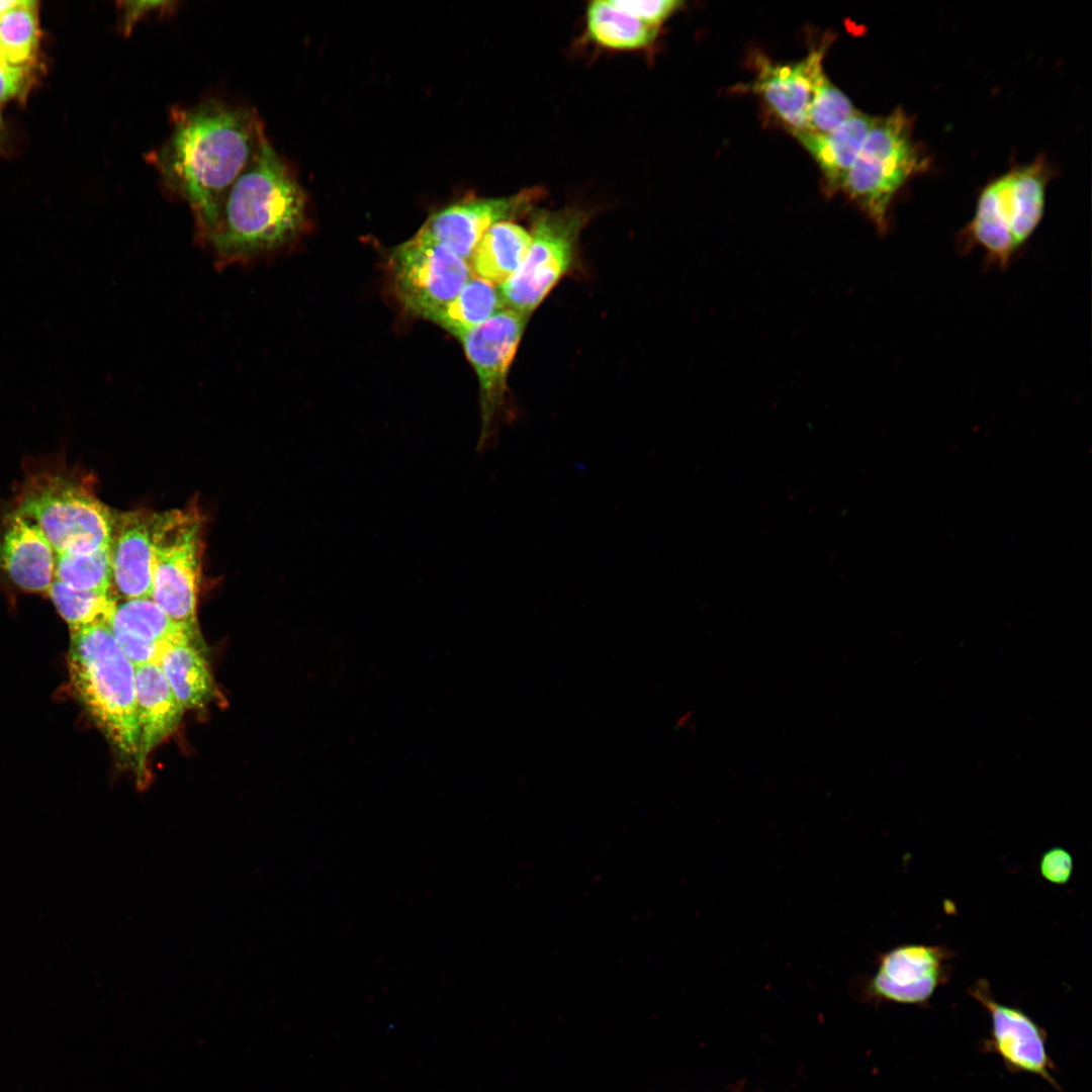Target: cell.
<instances>
[{"label":"cell","instance_id":"obj_27","mask_svg":"<svg viewBox=\"0 0 1092 1092\" xmlns=\"http://www.w3.org/2000/svg\"><path fill=\"white\" fill-rule=\"evenodd\" d=\"M855 111L847 96L824 75L814 91L808 109L807 130L817 133L829 132Z\"/></svg>","mask_w":1092,"mask_h":1092},{"label":"cell","instance_id":"obj_6","mask_svg":"<svg viewBox=\"0 0 1092 1092\" xmlns=\"http://www.w3.org/2000/svg\"><path fill=\"white\" fill-rule=\"evenodd\" d=\"M16 511L39 528L55 554L109 547L115 511L71 477L59 473L31 476Z\"/></svg>","mask_w":1092,"mask_h":1092},{"label":"cell","instance_id":"obj_30","mask_svg":"<svg viewBox=\"0 0 1092 1092\" xmlns=\"http://www.w3.org/2000/svg\"><path fill=\"white\" fill-rule=\"evenodd\" d=\"M1074 871L1072 854L1062 846H1053L1040 855L1038 872L1043 880L1054 885L1069 883Z\"/></svg>","mask_w":1092,"mask_h":1092},{"label":"cell","instance_id":"obj_5","mask_svg":"<svg viewBox=\"0 0 1092 1092\" xmlns=\"http://www.w3.org/2000/svg\"><path fill=\"white\" fill-rule=\"evenodd\" d=\"M927 166V157L913 139L911 120L897 108L875 117L841 191L883 234L889 229L895 196Z\"/></svg>","mask_w":1092,"mask_h":1092},{"label":"cell","instance_id":"obj_2","mask_svg":"<svg viewBox=\"0 0 1092 1092\" xmlns=\"http://www.w3.org/2000/svg\"><path fill=\"white\" fill-rule=\"evenodd\" d=\"M305 225V194L266 138L231 186L206 244L218 267L245 264L292 243Z\"/></svg>","mask_w":1092,"mask_h":1092},{"label":"cell","instance_id":"obj_10","mask_svg":"<svg viewBox=\"0 0 1092 1092\" xmlns=\"http://www.w3.org/2000/svg\"><path fill=\"white\" fill-rule=\"evenodd\" d=\"M526 315L504 308L460 340L479 383L481 430L478 451L493 447L497 420L506 404L507 376L527 323Z\"/></svg>","mask_w":1092,"mask_h":1092},{"label":"cell","instance_id":"obj_20","mask_svg":"<svg viewBox=\"0 0 1092 1092\" xmlns=\"http://www.w3.org/2000/svg\"><path fill=\"white\" fill-rule=\"evenodd\" d=\"M531 245V234L511 221L490 226L476 246L469 261L473 273L490 284H503L524 262Z\"/></svg>","mask_w":1092,"mask_h":1092},{"label":"cell","instance_id":"obj_32","mask_svg":"<svg viewBox=\"0 0 1092 1092\" xmlns=\"http://www.w3.org/2000/svg\"><path fill=\"white\" fill-rule=\"evenodd\" d=\"M16 1L12 0H0V13L15 4Z\"/></svg>","mask_w":1092,"mask_h":1092},{"label":"cell","instance_id":"obj_26","mask_svg":"<svg viewBox=\"0 0 1092 1092\" xmlns=\"http://www.w3.org/2000/svg\"><path fill=\"white\" fill-rule=\"evenodd\" d=\"M54 579L80 590H113L109 547L86 553L55 554Z\"/></svg>","mask_w":1092,"mask_h":1092},{"label":"cell","instance_id":"obj_11","mask_svg":"<svg viewBox=\"0 0 1092 1092\" xmlns=\"http://www.w3.org/2000/svg\"><path fill=\"white\" fill-rule=\"evenodd\" d=\"M954 951L945 945L903 943L877 956L876 971L861 981V995L873 1003L928 1005L951 977Z\"/></svg>","mask_w":1092,"mask_h":1092},{"label":"cell","instance_id":"obj_12","mask_svg":"<svg viewBox=\"0 0 1092 1092\" xmlns=\"http://www.w3.org/2000/svg\"><path fill=\"white\" fill-rule=\"evenodd\" d=\"M968 994L990 1016L989 1037L983 1041V1050L998 1056L1010 1073L1038 1076L1060 1091L1053 1074L1056 1067L1046 1050L1045 1029L1019 1007L997 1001L986 979H978Z\"/></svg>","mask_w":1092,"mask_h":1092},{"label":"cell","instance_id":"obj_24","mask_svg":"<svg viewBox=\"0 0 1092 1092\" xmlns=\"http://www.w3.org/2000/svg\"><path fill=\"white\" fill-rule=\"evenodd\" d=\"M38 3L18 0L0 13V49L12 65L34 64L39 48Z\"/></svg>","mask_w":1092,"mask_h":1092},{"label":"cell","instance_id":"obj_34","mask_svg":"<svg viewBox=\"0 0 1092 1092\" xmlns=\"http://www.w3.org/2000/svg\"><path fill=\"white\" fill-rule=\"evenodd\" d=\"M0 123H1V114H0Z\"/></svg>","mask_w":1092,"mask_h":1092},{"label":"cell","instance_id":"obj_33","mask_svg":"<svg viewBox=\"0 0 1092 1092\" xmlns=\"http://www.w3.org/2000/svg\"><path fill=\"white\" fill-rule=\"evenodd\" d=\"M1 60L5 61V60L3 59V56H2V53H1V49H0V61H1Z\"/></svg>","mask_w":1092,"mask_h":1092},{"label":"cell","instance_id":"obj_9","mask_svg":"<svg viewBox=\"0 0 1092 1092\" xmlns=\"http://www.w3.org/2000/svg\"><path fill=\"white\" fill-rule=\"evenodd\" d=\"M389 266L403 306L428 320L454 299L470 279L465 260L417 234L392 251Z\"/></svg>","mask_w":1092,"mask_h":1092},{"label":"cell","instance_id":"obj_3","mask_svg":"<svg viewBox=\"0 0 1092 1092\" xmlns=\"http://www.w3.org/2000/svg\"><path fill=\"white\" fill-rule=\"evenodd\" d=\"M68 665L76 697L111 744L139 769L135 667L109 625L72 632Z\"/></svg>","mask_w":1092,"mask_h":1092},{"label":"cell","instance_id":"obj_14","mask_svg":"<svg viewBox=\"0 0 1092 1092\" xmlns=\"http://www.w3.org/2000/svg\"><path fill=\"white\" fill-rule=\"evenodd\" d=\"M109 627L134 667L159 665L164 653L176 644L202 645L198 626L175 621L150 598L118 603Z\"/></svg>","mask_w":1092,"mask_h":1092},{"label":"cell","instance_id":"obj_8","mask_svg":"<svg viewBox=\"0 0 1092 1092\" xmlns=\"http://www.w3.org/2000/svg\"><path fill=\"white\" fill-rule=\"evenodd\" d=\"M575 208L539 211L533 220L527 256L498 292L504 306L529 316L571 267L579 234L586 222Z\"/></svg>","mask_w":1092,"mask_h":1092},{"label":"cell","instance_id":"obj_15","mask_svg":"<svg viewBox=\"0 0 1092 1092\" xmlns=\"http://www.w3.org/2000/svg\"><path fill=\"white\" fill-rule=\"evenodd\" d=\"M823 56L824 48H820L794 64H774L766 60L758 63L753 89L793 134L807 130L808 109L825 75Z\"/></svg>","mask_w":1092,"mask_h":1092},{"label":"cell","instance_id":"obj_22","mask_svg":"<svg viewBox=\"0 0 1092 1092\" xmlns=\"http://www.w3.org/2000/svg\"><path fill=\"white\" fill-rule=\"evenodd\" d=\"M586 33L597 44L611 50L633 51L649 47L658 27L640 21L615 6L611 0H597L586 10Z\"/></svg>","mask_w":1092,"mask_h":1092},{"label":"cell","instance_id":"obj_17","mask_svg":"<svg viewBox=\"0 0 1092 1092\" xmlns=\"http://www.w3.org/2000/svg\"><path fill=\"white\" fill-rule=\"evenodd\" d=\"M154 512H115L109 543L112 584L124 600L151 599Z\"/></svg>","mask_w":1092,"mask_h":1092},{"label":"cell","instance_id":"obj_28","mask_svg":"<svg viewBox=\"0 0 1092 1092\" xmlns=\"http://www.w3.org/2000/svg\"><path fill=\"white\" fill-rule=\"evenodd\" d=\"M620 9L633 15L647 25L658 27L682 4L676 0L626 1L611 0Z\"/></svg>","mask_w":1092,"mask_h":1092},{"label":"cell","instance_id":"obj_18","mask_svg":"<svg viewBox=\"0 0 1092 1092\" xmlns=\"http://www.w3.org/2000/svg\"><path fill=\"white\" fill-rule=\"evenodd\" d=\"M135 706L139 725V769L148 754L179 726L184 709L158 664L135 667Z\"/></svg>","mask_w":1092,"mask_h":1092},{"label":"cell","instance_id":"obj_29","mask_svg":"<svg viewBox=\"0 0 1092 1092\" xmlns=\"http://www.w3.org/2000/svg\"><path fill=\"white\" fill-rule=\"evenodd\" d=\"M34 64L12 65L0 61V103L23 98L34 81Z\"/></svg>","mask_w":1092,"mask_h":1092},{"label":"cell","instance_id":"obj_25","mask_svg":"<svg viewBox=\"0 0 1092 1092\" xmlns=\"http://www.w3.org/2000/svg\"><path fill=\"white\" fill-rule=\"evenodd\" d=\"M72 632L109 625L118 604L114 592L80 590L54 579L48 592Z\"/></svg>","mask_w":1092,"mask_h":1092},{"label":"cell","instance_id":"obj_16","mask_svg":"<svg viewBox=\"0 0 1092 1092\" xmlns=\"http://www.w3.org/2000/svg\"><path fill=\"white\" fill-rule=\"evenodd\" d=\"M55 570V551L39 528L16 510L0 529V572L18 588L48 593Z\"/></svg>","mask_w":1092,"mask_h":1092},{"label":"cell","instance_id":"obj_19","mask_svg":"<svg viewBox=\"0 0 1092 1092\" xmlns=\"http://www.w3.org/2000/svg\"><path fill=\"white\" fill-rule=\"evenodd\" d=\"M874 121L875 117L856 110L829 132L804 130L794 134L817 163L827 192L842 189Z\"/></svg>","mask_w":1092,"mask_h":1092},{"label":"cell","instance_id":"obj_4","mask_svg":"<svg viewBox=\"0 0 1092 1092\" xmlns=\"http://www.w3.org/2000/svg\"><path fill=\"white\" fill-rule=\"evenodd\" d=\"M1049 169L1043 161L1012 169L987 185L958 239V250L983 251L988 266L1007 268L1038 226Z\"/></svg>","mask_w":1092,"mask_h":1092},{"label":"cell","instance_id":"obj_21","mask_svg":"<svg viewBox=\"0 0 1092 1092\" xmlns=\"http://www.w3.org/2000/svg\"><path fill=\"white\" fill-rule=\"evenodd\" d=\"M201 646L191 643L173 645L159 663L184 710L203 708L213 697V679Z\"/></svg>","mask_w":1092,"mask_h":1092},{"label":"cell","instance_id":"obj_7","mask_svg":"<svg viewBox=\"0 0 1092 1092\" xmlns=\"http://www.w3.org/2000/svg\"><path fill=\"white\" fill-rule=\"evenodd\" d=\"M202 517L195 507L156 513L152 529L151 599L175 621L198 626Z\"/></svg>","mask_w":1092,"mask_h":1092},{"label":"cell","instance_id":"obj_1","mask_svg":"<svg viewBox=\"0 0 1092 1092\" xmlns=\"http://www.w3.org/2000/svg\"><path fill=\"white\" fill-rule=\"evenodd\" d=\"M172 130L153 155L163 184L189 206L197 237L206 243L224 198L263 141L251 107L207 99L173 112Z\"/></svg>","mask_w":1092,"mask_h":1092},{"label":"cell","instance_id":"obj_23","mask_svg":"<svg viewBox=\"0 0 1092 1092\" xmlns=\"http://www.w3.org/2000/svg\"><path fill=\"white\" fill-rule=\"evenodd\" d=\"M504 307L498 289L482 279L470 277L456 297L429 320L458 339Z\"/></svg>","mask_w":1092,"mask_h":1092},{"label":"cell","instance_id":"obj_31","mask_svg":"<svg viewBox=\"0 0 1092 1092\" xmlns=\"http://www.w3.org/2000/svg\"><path fill=\"white\" fill-rule=\"evenodd\" d=\"M173 1H122L119 2L120 25L123 33H130L135 23L145 15L172 9Z\"/></svg>","mask_w":1092,"mask_h":1092},{"label":"cell","instance_id":"obj_13","mask_svg":"<svg viewBox=\"0 0 1092 1092\" xmlns=\"http://www.w3.org/2000/svg\"><path fill=\"white\" fill-rule=\"evenodd\" d=\"M541 194L540 188H528L510 196L462 200L433 213L417 235L448 248L467 262L490 226L524 215Z\"/></svg>","mask_w":1092,"mask_h":1092}]
</instances>
